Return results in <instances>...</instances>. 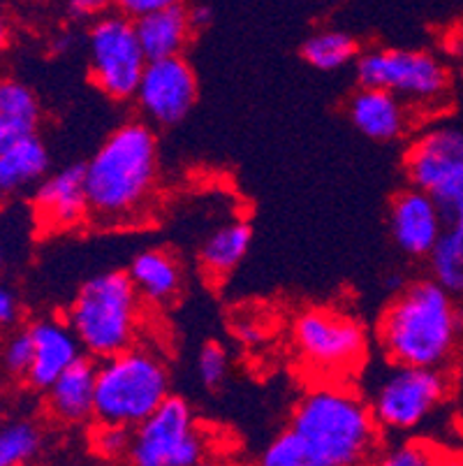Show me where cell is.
Returning <instances> with one entry per match:
<instances>
[{"label": "cell", "instance_id": "cell-20", "mask_svg": "<svg viewBox=\"0 0 463 466\" xmlns=\"http://www.w3.org/2000/svg\"><path fill=\"white\" fill-rule=\"evenodd\" d=\"M253 241V228L248 220L237 218L225 226L216 228L199 248V267L211 281H220L227 277L237 265L246 258Z\"/></svg>", "mask_w": 463, "mask_h": 466}, {"label": "cell", "instance_id": "cell-16", "mask_svg": "<svg viewBox=\"0 0 463 466\" xmlns=\"http://www.w3.org/2000/svg\"><path fill=\"white\" fill-rule=\"evenodd\" d=\"M350 121L362 135L376 142H394L406 135L410 116L401 97L389 91L362 86L347 105Z\"/></svg>", "mask_w": 463, "mask_h": 466}, {"label": "cell", "instance_id": "cell-9", "mask_svg": "<svg viewBox=\"0 0 463 466\" xmlns=\"http://www.w3.org/2000/svg\"><path fill=\"white\" fill-rule=\"evenodd\" d=\"M88 72L97 88L112 100H130L146 70V54L139 42L135 19L107 12L88 31Z\"/></svg>", "mask_w": 463, "mask_h": 466}, {"label": "cell", "instance_id": "cell-34", "mask_svg": "<svg viewBox=\"0 0 463 466\" xmlns=\"http://www.w3.org/2000/svg\"><path fill=\"white\" fill-rule=\"evenodd\" d=\"M190 21H193L195 31H202L211 24V10L209 7H190Z\"/></svg>", "mask_w": 463, "mask_h": 466}, {"label": "cell", "instance_id": "cell-39", "mask_svg": "<svg viewBox=\"0 0 463 466\" xmlns=\"http://www.w3.org/2000/svg\"><path fill=\"white\" fill-rule=\"evenodd\" d=\"M197 466H229V464H225V461L220 460H211V457H204Z\"/></svg>", "mask_w": 463, "mask_h": 466}, {"label": "cell", "instance_id": "cell-26", "mask_svg": "<svg viewBox=\"0 0 463 466\" xmlns=\"http://www.w3.org/2000/svg\"><path fill=\"white\" fill-rule=\"evenodd\" d=\"M133 434L135 430H130V427L126 425L96 420L91 436H88V443H91V451L96 452L100 460L109 461V464H116V461L127 460V455H130Z\"/></svg>", "mask_w": 463, "mask_h": 466}, {"label": "cell", "instance_id": "cell-6", "mask_svg": "<svg viewBox=\"0 0 463 466\" xmlns=\"http://www.w3.org/2000/svg\"><path fill=\"white\" fill-rule=\"evenodd\" d=\"M292 341L301 362L325 376H341L364 362L368 337L364 325L337 309H304L292 323Z\"/></svg>", "mask_w": 463, "mask_h": 466}, {"label": "cell", "instance_id": "cell-25", "mask_svg": "<svg viewBox=\"0 0 463 466\" xmlns=\"http://www.w3.org/2000/svg\"><path fill=\"white\" fill-rule=\"evenodd\" d=\"M42 446L37 425L28 420H15L0 427V466H15L31 461Z\"/></svg>", "mask_w": 463, "mask_h": 466}, {"label": "cell", "instance_id": "cell-38", "mask_svg": "<svg viewBox=\"0 0 463 466\" xmlns=\"http://www.w3.org/2000/svg\"><path fill=\"white\" fill-rule=\"evenodd\" d=\"M54 46H56V49H61V52H67V49H72V37L61 35V40H58Z\"/></svg>", "mask_w": 463, "mask_h": 466}, {"label": "cell", "instance_id": "cell-42", "mask_svg": "<svg viewBox=\"0 0 463 466\" xmlns=\"http://www.w3.org/2000/svg\"><path fill=\"white\" fill-rule=\"evenodd\" d=\"M15 466H35V464H31V461H24V464H15Z\"/></svg>", "mask_w": 463, "mask_h": 466}, {"label": "cell", "instance_id": "cell-35", "mask_svg": "<svg viewBox=\"0 0 463 466\" xmlns=\"http://www.w3.org/2000/svg\"><path fill=\"white\" fill-rule=\"evenodd\" d=\"M7 40H10V19H7L3 5H0V52L7 46Z\"/></svg>", "mask_w": 463, "mask_h": 466}, {"label": "cell", "instance_id": "cell-19", "mask_svg": "<svg viewBox=\"0 0 463 466\" xmlns=\"http://www.w3.org/2000/svg\"><path fill=\"white\" fill-rule=\"evenodd\" d=\"M135 28L148 61L184 56V49L195 33L190 7H186L184 3L135 19Z\"/></svg>", "mask_w": 463, "mask_h": 466}, {"label": "cell", "instance_id": "cell-22", "mask_svg": "<svg viewBox=\"0 0 463 466\" xmlns=\"http://www.w3.org/2000/svg\"><path fill=\"white\" fill-rule=\"evenodd\" d=\"M427 260L431 277L454 298L463 299V223H445L443 235Z\"/></svg>", "mask_w": 463, "mask_h": 466}, {"label": "cell", "instance_id": "cell-45", "mask_svg": "<svg viewBox=\"0 0 463 466\" xmlns=\"http://www.w3.org/2000/svg\"><path fill=\"white\" fill-rule=\"evenodd\" d=\"M109 466H116V464H109Z\"/></svg>", "mask_w": 463, "mask_h": 466}, {"label": "cell", "instance_id": "cell-5", "mask_svg": "<svg viewBox=\"0 0 463 466\" xmlns=\"http://www.w3.org/2000/svg\"><path fill=\"white\" fill-rule=\"evenodd\" d=\"M169 397V371L156 350L130 346L97 364L96 418L100 422L142 425Z\"/></svg>", "mask_w": 463, "mask_h": 466}, {"label": "cell", "instance_id": "cell-1", "mask_svg": "<svg viewBox=\"0 0 463 466\" xmlns=\"http://www.w3.org/2000/svg\"><path fill=\"white\" fill-rule=\"evenodd\" d=\"M461 337L463 309L433 277L401 288L377 325L380 349L392 364L445 370Z\"/></svg>", "mask_w": 463, "mask_h": 466}, {"label": "cell", "instance_id": "cell-24", "mask_svg": "<svg viewBox=\"0 0 463 466\" xmlns=\"http://www.w3.org/2000/svg\"><path fill=\"white\" fill-rule=\"evenodd\" d=\"M0 118L16 135L35 133L40 124V103L35 93L19 79L0 77Z\"/></svg>", "mask_w": 463, "mask_h": 466}, {"label": "cell", "instance_id": "cell-12", "mask_svg": "<svg viewBox=\"0 0 463 466\" xmlns=\"http://www.w3.org/2000/svg\"><path fill=\"white\" fill-rule=\"evenodd\" d=\"M135 97L148 121L176 126L197 100V77L184 56L148 61Z\"/></svg>", "mask_w": 463, "mask_h": 466}, {"label": "cell", "instance_id": "cell-4", "mask_svg": "<svg viewBox=\"0 0 463 466\" xmlns=\"http://www.w3.org/2000/svg\"><path fill=\"white\" fill-rule=\"evenodd\" d=\"M65 320L91 358H112L137 341L142 298L127 272L97 274L76 290Z\"/></svg>", "mask_w": 463, "mask_h": 466}, {"label": "cell", "instance_id": "cell-7", "mask_svg": "<svg viewBox=\"0 0 463 466\" xmlns=\"http://www.w3.org/2000/svg\"><path fill=\"white\" fill-rule=\"evenodd\" d=\"M209 452V436L204 434L193 409L184 397L169 395L156 413L135 427L130 466H197Z\"/></svg>", "mask_w": 463, "mask_h": 466}, {"label": "cell", "instance_id": "cell-28", "mask_svg": "<svg viewBox=\"0 0 463 466\" xmlns=\"http://www.w3.org/2000/svg\"><path fill=\"white\" fill-rule=\"evenodd\" d=\"M257 466H311V460L306 455L299 436L287 427L265 448Z\"/></svg>", "mask_w": 463, "mask_h": 466}, {"label": "cell", "instance_id": "cell-27", "mask_svg": "<svg viewBox=\"0 0 463 466\" xmlns=\"http://www.w3.org/2000/svg\"><path fill=\"white\" fill-rule=\"evenodd\" d=\"M443 452L428 441H408L401 446L385 451L371 461V466H440Z\"/></svg>", "mask_w": 463, "mask_h": 466}, {"label": "cell", "instance_id": "cell-43", "mask_svg": "<svg viewBox=\"0 0 463 466\" xmlns=\"http://www.w3.org/2000/svg\"><path fill=\"white\" fill-rule=\"evenodd\" d=\"M229 466H253V464H229ZM255 466H257V464H255Z\"/></svg>", "mask_w": 463, "mask_h": 466}, {"label": "cell", "instance_id": "cell-2", "mask_svg": "<svg viewBox=\"0 0 463 466\" xmlns=\"http://www.w3.org/2000/svg\"><path fill=\"white\" fill-rule=\"evenodd\" d=\"M290 427L311 466H371L380 455V430L371 406L346 385H316L301 395Z\"/></svg>", "mask_w": 463, "mask_h": 466}, {"label": "cell", "instance_id": "cell-8", "mask_svg": "<svg viewBox=\"0 0 463 466\" xmlns=\"http://www.w3.org/2000/svg\"><path fill=\"white\" fill-rule=\"evenodd\" d=\"M406 175L438 202L445 223H463V128L438 126L419 135L406 154Z\"/></svg>", "mask_w": 463, "mask_h": 466}, {"label": "cell", "instance_id": "cell-36", "mask_svg": "<svg viewBox=\"0 0 463 466\" xmlns=\"http://www.w3.org/2000/svg\"><path fill=\"white\" fill-rule=\"evenodd\" d=\"M16 137H19V135H16L15 130L10 128V124H5V121L0 118V151L5 149V147H7V144H10V142H15Z\"/></svg>", "mask_w": 463, "mask_h": 466}, {"label": "cell", "instance_id": "cell-44", "mask_svg": "<svg viewBox=\"0 0 463 466\" xmlns=\"http://www.w3.org/2000/svg\"><path fill=\"white\" fill-rule=\"evenodd\" d=\"M461 353H463V337H461Z\"/></svg>", "mask_w": 463, "mask_h": 466}, {"label": "cell", "instance_id": "cell-31", "mask_svg": "<svg viewBox=\"0 0 463 466\" xmlns=\"http://www.w3.org/2000/svg\"><path fill=\"white\" fill-rule=\"evenodd\" d=\"M184 0H114V7L130 19H142L151 12L165 10V7L181 5Z\"/></svg>", "mask_w": 463, "mask_h": 466}, {"label": "cell", "instance_id": "cell-13", "mask_svg": "<svg viewBox=\"0 0 463 466\" xmlns=\"http://www.w3.org/2000/svg\"><path fill=\"white\" fill-rule=\"evenodd\" d=\"M33 209L40 228L65 232L91 216L86 193V165L75 163L45 177L33 193Z\"/></svg>", "mask_w": 463, "mask_h": 466}, {"label": "cell", "instance_id": "cell-23", "mask_svg": "<svg viewBox=\"0 0 463 466\" xmlns=\"http://www.w3.org/2000/svg\"><path fill=\"white\" fill-rule=\"evenodd\" d=\"M301 56L308 66L322 72H334L359 58V45L343 31H317L301 46Z\"/></svg>", "mask_w": 463, "mask_h": 466}, {"label": "cell", "instance_id": "cell-29", "mask_svg": "<svg viewBox=\"0 0 463 466\" xmlns=\"http://www.w3.org/2000/svg\"><path fill=\"white\" fill-rule=\"evenodd\" d=\"M33 364V337L31 329H19L0 349V367L15 379H25Z\"/></svg>", "mask_w": 463, "mask_h": 466}, {"label": "cell", "instance_id": "cell-14", "mask_svg": "<svg viewBox=\"0 0 463 466\" xmlns=\"http://www.w3.org/2000/svg\"><path fill=\"white\" fill-rule=\"evenodd\" d=\"M389 230L403 253L428 258L445 230V216L431 195L410 186L392 200Z\"/></svg>", "mask_w": 463, "mask_h": 466}, {"label": "cell", "instance_id": "cell-41", "mask_svg": "<svg viewBox=\"0 0 463 466\" xmlns=\"http://www.w3.org/2000/svg\"><path fill=\"white\" fill-rule=\"evenodd\" d=\"M3 260H5V248H3V241H0V267H3Z\"/></svg>", "mask_w": 463, "mask_h": 466}, {"label": "cell", "instance_id": "cell-40", "mask_svg": "<svg viewBox=\"0 0 463 466\" xmlns=\"http://www.w3.org/2000/svg\"><path fill=\"white\" fill-rule=\"evenodd\" d=\"M7 198V188H5V184H3V179H0V205H3V200H5Z\"/></svg>", "mask_w": 463, "mask_h": 466}, {"label": "cell", "instance_id": "cell-11", "mask_svg": "<svg viewBox=\"0 0 463 466\" xmlns=\"http://www.w3.org/2000/svg\"><path fill=\"white\" fill-rule=\"evenodd\" d=\"M362 86L382 88L401 100L440 103L449 91V72L438 58L419 49H371L357 58Z\"/></svg>", "mask_w": 463, "mask_h": 466}, {"label": "cell", "instance_id": "cell-3", "mask_svg": "<svg viewBox=\"0 0 463 466\" xmlns=\"http://www.w3.org/2000/svg\"><path fill=\"white\" fill-rule=\"evenodd\" d=\"M156 186L158 142L139 121L114 130L86 163L88 205L102 226H121L146 211Z\"/></svg>", "mask_w": 463, "mask_h": 466}, {"label": "cell", "instance_id": "cell-32", "mask_svg": "<svg viewBox=\"0 0 463 466\" xmlns=\"http://www.w3.org/2000/svg\"><path fill=\"white\" fill-rule=\"evenodd\" d=\"M67 15L79 21H96L112 12L114 0H65Z\"/></svg>", "mask_w": 463, "mask_h": 466}, {"label": "cell", "instance_id": "cell-18", "mask_svg": "<svg viewBox=\"0 0 463 466\" xmlns=\"http://www.w3.org/2000/svg\"><path fill=\"white\" fill-rule=\"evenodd\" d=\"M127 277L139 292L142 302L167 307L184 288V272L176 258L165 248H146L127 267Z\"/></svg>", "mask_w": 463, "mask_h": 466}, {"label": "cell", "instance_id": "cell-17", "mask_svg": "<svg viewBox=\"0 0 463 466\" xmlns=\"http://www.w3.org/2000/svg\"><path fill=\"white\" fill-rule=\"evenodd\" d=\"M96 379L97 364L91 355L76 360L70 370L49 385V390H45L49 413L67 425L96 418Z\"/></svg>", "mask_w": 463, "mask_h": 466}, {"label": "cell", "instance_id": "cell-15", "mask_svg": "<svg viewBox=\"0 0 463 466\" xmlns=\"http://www.w3.org/2000/svg\"><path fill=\"white\" fill-rule=\"evenodd\" d=\"M28 329L33 337V364L25 380L35 390H49L63 371L84 358V346L70 323L58 318H42Z\"/></svg>", "mask_w": 463, "mask_h": 466}, {"label": "cell", "instance_id": "cell-21", "mask_svg": "<svg viewBox=\"0 0 463 466\" xmlns=\"http://www.w3.org/2000/svg\"><path fill=\"white\" fill-rule=\"evenodd\" d=\"M49 172V154L35 133L19 135L0 151V179L7 193L37 186Z\"/></svg>", "mask_w": 463, "mask_h": 466}, {"label": "cell", "instance_id": "cell-37", "mask_svg": "<svg viewBox=\"0 0 463 466\" xmlns=\"http://www.w3.org/2000/svg\"><path fill=\"white\" fill-rule=\"evenodd\" d=\"M440 466H463V457L443 455V460H440Z\"/></svg>", "mask_w": 463, "mask_h": 466}, {"label": "cell", "instance_id": "cell-30", "mask_svg": "<svg viewBox=\"0 0 463 466\" xmlns=\"http://www.w3.org/2000/svg\"><path fill=\"white\" fill-rule=\"evenodd\" d=\"M227 353H225V349L218 341H209L202 350H199L197 371L204 388L218 390L220 385L225 383V379H227Z\"/></svg>", "mask_w": 463, "mask_h": 466}, {"label": "cell", "instance_id": "cell-33", "mask_svg": "<svg viewBox=\"0 0 463 466\" xmlns=\"http://www.w3.org/2000/svg\"><path fill=\"white\" fill-rule=\"evenodd\" d=\"M21 318V304L10 286L0 283V328H15Z\"/></svg>", "mask_w": 463, "mask_h": 466}, {"label": "cell", "instance_id": "cell-10", "mask_svg": "<svg viewBox=\"0 0 463 466\" xmlns=\"http://www.w3.org/2000/svg\"><path fill=\"white\" fill-rule=\"evenodd\" d=\"M449 385V374L438 367L392 364V370L377 380L368 406L385 430H415L443 404Z\"/></svg>", "mask_w": 463, "mask_h": 466}]
</instances>
